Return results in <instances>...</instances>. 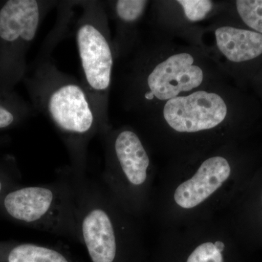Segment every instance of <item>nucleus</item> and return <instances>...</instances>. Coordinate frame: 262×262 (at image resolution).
Instances as JSON below:
<instances>
[{
    "instance_id": "nucleus-9",
    "label": "nucleus",
    "mask_w": 262,
    "mask_h": 262,
    "mask_svg": "<svg viewBox=\"0 0 262 262\" xmlns=\"http://www.w3.org/2000/svg\"><path fill=\"white\" fill-rule=\"evenodd\" d=\"M103 136L106 138L108 163L120 170L132 185L144 184L151 160L141 136L130 126L110 130Z\"/></svg>"
},
{
    "instance_id": "nucleus-2",
    "label": "nucleus",
    "mask_w": 262,
    "mask_h": 262,
    "mask_svg": "<svg viewBox=\"0 0 262 262\" xmlns=\"http://www.w3.org/2000/svg\"><path fill=\"white\" fill-rule=\"evenodd\" d=\"M239 103L236 91L222 82L174 98L139 120L168 149L201 154L233 134Z\"/></svg>"
},
{
    "instance_id": "nucleus-4",
    "label": "nucleus",
    "mask_w": 262,
    "mask_h": 262,
    "mask_svg": "<svg viewBox=\"0 0 262 262\" xmlns=\"http://www.w3.org/2000/svg\"><path fill=\"white\" fill-rule=\"evenodd\" d=\"M82 9L75 24L80 58L81 83L89 96L99 127L105 135L111 129L110 99L116 59L104 1H78Z\"/></svg>"
},
{
    "instance_id": "nucleus-16",
    "label": "nucleus",
    "mask_w": 262,
    "mask_h": 262,
    "mask_svg": "<svg viewBox=\"0 0 262 262\" xmlns=\"http://www.w3.org/2000/svg\"><path fill=\"white\" fill-rule=\"evenodd\" d=\"M225 245L222 241H208L194 248L186 262H225Z\"/></svg>"
},
{
    "instance_id": "nucleus-11",
    "label": "nucleus",
    "mask_w": 262,
    "mask_h": 262,
    "mask_svg": "<svg viewBox=\"0 0 262 262\" xmlns=\"http://www.w3.org/2000/svg\"><path fill=\"white\" fill-rule=\"evenodd\" d=\"M82 238L93 262H113L117 237L111 217L100 207L91 208L81 225Z\"/></svg>"
},
{
    "instance_id": "nucleus-3",
    "label": "nucleus",
    "mask_w": 262,
    "mask_h": 262,
    "mask_svg": "<svg viewBox=\"0 0 262 262\" xmlns=\"http://www.w3.org/2000/svg\"><path fill=\"white\" fill-rule=\"evenodd\" d=\"M59 42L51 36L46 37L22 82L36 113L47 117L63 138L74 163L80 165L99 127L80 80L60 70L51 56Z\"/></svg>"
},
{
    "instance_id": "nucleus-1",
    "label": "nucleus",
    "mask_w": 262,
    "mask_h": 262,
    "mask_svg": "<svg viewBox=\"0 0 262 262\" xmlns=\"http://www.w3.org/2000/svg\"><path fill=\"white\" fill-rule=\"evenodd\" d=\"M151 29L121 63L117 86L122 110L139 120L174 98L226 82L201 48Z\"/></svg>"
},
{
    "instance_id": "nucleus-7",
    "label": "nucleus",
    "mask_w": 262,
    "mask_h": 262,
    "mask_svg": "<svg viewBox=\"0 0 262 262\" xmlns=\"http://www.w3.org/2000/svg\"><path fill=\"white\" fill-rule=\"evenodd\" d=\"M222 3L213 0L151 1L150 28L194 45L203 23L211 21L220 13Z\"/></svg>"
},
{
    "instance_id": "nucleus-14",
    "label": "nucleus",
    "mask_w": 262,
    "mask_h": 262,
    "mask_svg": "<svg viewBox=\"0 0 262 262\" xmlns=\"http://www.w3.org/2000/svg\"><path fill=\"white\" fill-rule=\"evenodd\" d=\"M220 13L237 15L246 28L262 34V0L222 1Z\"/></svg>"
},
{
    "instance_id": "nucleus-12",
    "label": "nucleus",
    "mask_w": 262,
    "mask_h": 262,
    "mask_svg": "<svg viewBox=\"0 0 262 262\" xmlns=\"http://www.w3.org/2000/svg\"><path fill=\"white\" fill-rule=\"evenodd\" d=\"M56 202V194L49 188L29 187L9 193L5 196L4 205L15 220L40 224L55 211Z\"/></svg>"
},
{
    "instance_id": "nucleus-18",
    "label": "nucleus",
    "mask_w": 262,
    "mask_h": 262,
    "mask_svg": "<svg viewBox=\"0 0 262 262\" xmlns=\"http://www.w3.org/2000/svg\"><path fill=\"white\" fill-rule=\"evenodd\" d=\"M2 187H3V186H2V183L0 182V192H1Z\"/></svg>"
},
{
    "instance_id": "nucleus-8",
    "label": "nucleus",
    "mask_w": 262,
    "mask_h": 262,
    "mask_svg": "<svg viewBox=\"0 0 262 262\" xmlns=\"http://www.w3.org/2000/svg\"><path fill=\"white\" fill-rule=\"evenodd\" d=\"M195 173L182 183L174 192V201L184 209L199 206L211 196L231 177L232 164L228 154L223 151L201 158Z\"/></svg>"
},
{
    "instance_id": "nucleus-15",
    "label": "nucleus",
    "mask_w": 262,
    "mask_h": 262,
    "mask_svg": "<svg viewBox=\"0 0 262 262\" xmlns=\"http://www.w3.org/2000/svg\"><path fill=\"white\" fill-rule=\"evenodd\" d=\"M8 262H69L61 253L43 246L22 244L13 248Z\"/></svg>"
},
{
    "instance_id": "nucleus-5",
    "label": "nucleus",
    "mask_w": 262,
    "mask_h": 262,
    "mask_svg": "<svg viewBox=\"0 0 262 262\" xmlns=\"http://www.w3.org/2000/svg\"><path fill=\"white\" fill-rule=\"evenodd\" d=\"M58 2L0 1V93L13 92L23 82L27 53L43 20Z\"/></svg>"
},
{
    "instance_id": "nucleus-17",
    "label": "nucleus",
    "mask_w": 262,
    "mask_h": 262,
    "mask_svg": "<svg viewBox=\"0 0 262 262\" xmlns=\"http://www.w3.org/2000/svg\"><path fill=\"white\" fill-rule=\"evenodd\" d=\"M259 202H260V206H261V210H262V190H261V193H260Z\"/></svg>"
},
{
    "instance_id": "nucleus-6",
    "label": "nucleus",
    "mask_w": 262,
    "mask_h": 262,
    "mask_svg": "<svg viewBox=\"0 0 262 262\" xmlns=\"http://www.w3.org/2000/svg\"><path fill=\"white\" fill-rule=\"evenodd\" d=\"M194 45L227 77H237L243 67L262 56V34L236 25L222 14L202 27Z\"/></svg>"
},
{
    "instance_id": "nucleus-13",
    "label": "nucleus",
    "mask_w": 262,
    "mask_h": 262,
    "mask_svg": "<svg viewBox=\"0 0 262 262\" xmlns=\"http://www.w3.org/2000/svg\"><path fill=\"white\" fill-rule=\"evenodd\" d=\"M35 110L15 92L0 93V130L16 126L30 118Z\"/></svg>"
},
{
    "instance_id": "nucleus-10",
    "label": "nucleus",
    "mask_w": 262,
    "mask_h": 262,
    "mask_svg": "<svg viewBox=\"0 0 262 262\" xmlns=\"http://www.w3.org/2000/svg\"><path fill=\"white\" fill-rule=\"evenodd\" d=\"M151 3L148 0L104 1L108 19L115 27L112 39L116 62L128 56L140 39L141 23Z\"/></svg>"
}]
</instances>
